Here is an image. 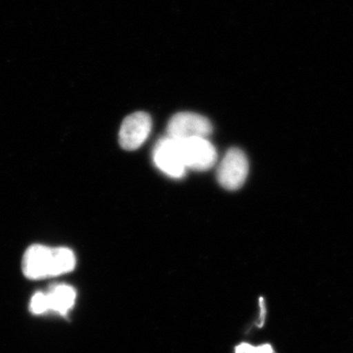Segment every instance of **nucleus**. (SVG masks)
Returning <instances> with one entry per match:
<instances>
[{"label": "nucleus", "instance_id": "f257e3e1", "mask_svg": "<svg viewBox=\"0 0 353 353\" xmlns=\"http://www.w3.org/2000/svg\"><path fill=\"white\" fill-rule=\"evenodd\" d=\"M76 263L75 253L70 248L34 245L26 250L22 269L26 277L43 280L70 273Z\"/></svg>", "mask_w": 353, "mask_h": 353}, {"label": "nucleus", "instance_id": "f03ea898", "mask_svg": "<svg viewBox=\"0 0 353 353\" xmlns=\"http://www.w3.org/2000/svg\"><path fill=\"white\" fill-rule=\"evenodd\" d=\"M212 131V124L204 116L192 112H181L174 115L169 121L167 137L178 141L206 139Z\"/></svg>", "mask_w": 353, "mask_h": 353}, {"label": "nucleus", "instance_id": "7ed1b4c3", "mask_svg": "<svg viewBox=\"0 0 353 353\" xmlns=\"http://www.w3.org/2000/svg\"><path fill=\"white\" fill-rule=\"evenodd\" d=\"M248 175V160L240 148H231L218 166L217 180L224 189H241Z\"/></svg>", "mask_w": 353, "mask_h": 353}, {"label": "nucleus", "instance_id": "20e7f679", "mask_svg": "<svg viewBox=\"0 0 353 353\" xmlns=\"http://www.w3.org/2000/svg\"><path fill=\"white\" fill-rule=\"evenodd\" d=\"M179 143L187 169L206 171L212 168L217 161V152L208 139H185L179 141Z\"/></svg>", "mask_w": 353, "mask_h": 353}, {"label": "nucleus", "instance_id": "39448f33", "mask_svg": "<svg viewBox=\"0 0 353 353\" xmlns=\"http://www.w3.org/2000/svg\"><path fill=\"white\" fill-rule=\"evenodd\" d=\"M153 160L159 170L171 178H182L185 176V167L180 143L176 139L165 137L158 141L153 152Z\"/></svg>", "mask_w": 353, "mask_h": 353}, {"label": "nucleus", "instance_id": "423d86ee", "mask_svg": "<svg viewBox=\"0 0 353 353\" xmlns=\"http://www.w3.org/2000/svg\"><path fill=\"white\" fill-rule=\"evenodd\" d=\"M152 118L145 112H134L123 121L119 143L124 150H136L145 143L152 131Z\"/></svg>", "mask_w": 353, "mask_h": 353}, {"label": "nucleus", "instance_id": "0eeeda50", "mask_svg": "<svg viewBox=\"0 0 353 353\" xmlns=\"http://www.w3.org/2000/svg\"><path fill=\"white\" fill-rule=\"evenodd\" d=\"M46 294L50 311H55L59 314L66 315L75 305L77 292L71 285H53Z\"/></svg>", "mask_w": 353, "mask_h": 353}, {"label": "nucleus", "instance_id": "6e6552de", "mask_svg": "<svg viewBox=\"0 0 353 353\" xmlns=\"http://www.w3.org/2000/svg\"><path fill=\"white\" fill-rule=\"evenodd\" d=\"M30 310L32 314L39 315L48 312V297L46 292H37L32 297L31 303H30Z\"/></svg>", "mask_w": 353, "mask_h": 353}, {"label": "nucleus", "instance_id": "1a4fd4ad", "mask_svg": "<svg viewBox=\"0 0 353 353\" xmlns=\"http://www.w3.org/2000/svg\"><path fill=\"white\" fill-rule=\"evenodd\" d=\"M234 353H275L271 345H262L259 347L250 345V343H241L236 347Z\"/></svg>", "mask_w": 353, "mask_h": 353}, {"label": "nucleus", "instance_id": "9d476101", "mask_svg": "<svg viewBox=\"0 0 353 353\" xmlns=\"http://www.w3.org/2000/svg\"><path fill=\"white\" fill-rule=\"evenodd\" d=\"M259 306H260V316H259V327H262V325L264 324V321H265V317H266V313H267V311H266V307H265V303H264V299H259Z\"/></svg>", "mask_w": 353, "mask_h": 353}]
</instances>
